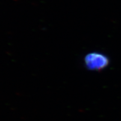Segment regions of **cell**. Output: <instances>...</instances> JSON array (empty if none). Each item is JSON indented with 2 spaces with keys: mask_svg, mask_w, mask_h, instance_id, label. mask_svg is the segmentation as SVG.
I'll list each match as a JSON object with an SVG mask.
<instances>
[{
  "mask_svg": "<svg viewBox=\"0 0 121 121\" xmlns=\"http://www.w3.org/2000/svg\"><path fill=\"white\" fill-rule=\"evenodd\" d=\"M84 63L87 69L99 71L107 67L109 64V59L103 54L93 52L87 54L85 57Z\"/></svg>",
  "mask_w": 121,
  "mask_h": 121,
  "instance_id": "6da1fadb",
  "label": "cell"
}]
</instances>
